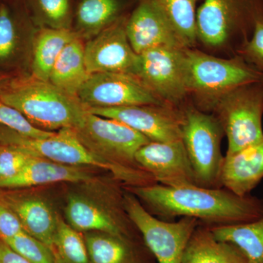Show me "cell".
I'll return each instance as SVG.
<instances>
[{
  "label": "cell",
  "mask_w": 263,
  "mask_h": 263,
  "mask_svg": "<svg viewBox=\"0 0 263 263\" xmlns=\"http://www.w3.org/2000/svg\"><path fill=\"white\" fill-rule=\"evenodd\" d=\"M51 249L56 263H91L84 235L72 228L60 215Z\"/></svg>",
  "instance_id": "cell-27"
},
{
  "label": "cell",
  "mask_w": 263,
  "mask_h": 263,
  "mask_svg": "<svg viewBox=\"0 0 263 263\" xmlns=\"http://www.w3.org/2000/svg\"><path fill=\"white\" fill-rule=\"evenodd\" d=\"M123 204L157 263H182L189 240L200 222L190 217L165 221L151 214L134 195L126 190Z\"/></svg>",
  "instance_id": "cell-7"
},
{
  "label": "cell",
  "mask_w": 263,
  "mask_h": 263,
  "mask_svg": "<svg viewBox=\"0 0 263 263\" xmlns=\"http://www.w3.org/2000/svg\"><path fill=\"white\" fill-rule=\"evenodd\" d=\"M182 111L181 139L194 173L197 186L221 188V174L224 157L221 143L224 130L217 118L195 107Z\"/></svg>",
  "instance_id": "cell-5"
},
{
  "label": "cell",
  "mask_w": 263,
  "mask_h": 263,
  "mask_svg": "<svg viewBox=\"0 0 263 263\" xmlns=\"http://www.w3.org/2000/svg\"><path fill=\"white\" fill-rule=\"evenodd\" d=\"M237 52L247 63L263 74V13L256 19L250 38Z\"/></svg>",
  "instance_id": "cell-32"
},
{
  "label": "cell",
  "mask_w": 263,
  "mask_h": 263,
  "mask_svg": "<svg viewBox=\"0 0 263 263\" xmlns=\"http://www.w3.org/2000/svg\"><path fill=\"white\" fill-rule=\"evenodd\" d=\"M0 263H30L0 239Z\"/></svg>",
  "instance_id": "cell-35"
},
{
  "label": "cell",
  "mask_w": 263,
  "mask_h": 263,
  "mask_svg": "<svg viewBox=\"0 0 263 263\" xmlns=\"http://www.w3.org/2000/svg\"><path fill=\"white\" fill-rule=\"evenodd\" d=\"M90 74L85 62L84 43L76 38L62 50L52 68L49 81L65 92L77 97Z\"/></svg>",
  "instance_id": "cell-22"
},
{
  "label": "cell",
  "mask_w": 263,
  "mask_h": 263,
  "mask_svg": "<svg viewBox=\"0 0 263 263\" xmlns=\"http://www.w3.org/2000/svg\"><path fill=\"white\" fill-rule=\"evenodd\" d=\"M0 200L13 211L26 233L51 248L56 235L59 214L46 199L22 189H0Z\"/></svg>",
  "instance_id": "cell-17"
},
{
  "label": "cell",
  "mask_w": 263,
  "mask_h": 263,
  "mask_svg": "<svg viewBox=\"0 0 263 263\" xmlns=\"http://www.w3.org/2000/svg\"><path fill=\"white\" fill-rule=\"evenodd\" d=\"M0 126L16 132L22 136L42 138L51 136L54 132L42 130L34 127L16 109L0 100Z\"/></svg>",
  "instance_id": "cell-30"
},
{
  "label": "cell",
  "mask_w": 263,
  "mask_h": 263,
  "mask_svg": "<svg viewBox=\"0 0 263 263\" xmlns=\"http://www.w3.org/2000/svg\"><path fill=\"white\" fill-rule=\"evenodd\" d=\"M38 9L48 27L70 29V0H36Z\"/></svg>",
  "instance_id": "cell-31"
},
{
  "label": "cell",
  "mask_w": 263,
  "mask_h": 263,
  "mask_svg": "<svg viewBox=\"0 0 263 263\" xmlns=\"http://www.w3.org/2000/svg\"><path fill=\"white\" fill-rule=\"evenodd\" d=\"M77 97L87 108L167 105L137 76L124 72L91 74L79 89Z\"/></svg>",
  "instance_id": "cell-11"
},
{
  "label": "cell",
  "mask_w": 263,
  "mask_h": 263,
  "mask_svg": "<svg viewBox=\"0 0 263 263\" xmlns=\"http://www.w3.org/2000/svg\"><path fill=\"white\" fill-rule=\"evenodd\" d=\"M182 263H248L236 246L217 239L209 227L199 224L189 240Z\"/></svg>",
  "instance_id": "cell-21"
},
{
  "label": "cell",
  "mask_w": 263,
  "mask_h": 263,
  "mask_svg": "<svg viewBox=\"0 0 263 263\" xmlns=\"http://www.w3.org/2000/svg\"><path fill=\"white\" fill-rule=\"evenodd\" d=\"M128 40L137 54L155 48H186L154 0H141L126 24Z\"/></svg>",
  "instance_id": "cell-16"
},
{
  "label": "cell",
  "mask_w": 263,
  "mask_h": 263,
  "mask_svg": "<svg viewBox=\"0 0 263 263\" xmlns=\"http://www.w3.org/2000/svg\"><path fill=\"white\" fill-rule=\"evenodd\" d=\"M168 19L185 48L197 41V0H154Z\"/></svg>",
  "instance_id": "cell-26"
},
{
  "label": "cell",
  "mask_w": 263,
  "mask_h": 263,
  "mask_svg": "<svg viewBox=\"0 0 263 263\" xmlns=\"http://www.w3.org/2000/svg\"><path fill=\"white\" fill-rule=\"evenodd\" d=\"M211 230L217 239L236 246L248 263H263V215L250 222Z\"/></svg>",
  "instance_id": "cell-25"
},
{
  "label": "cell",
  "mask_w": 263,
  "mask_h": 263,
  "mask_svg": "<svg viewBox=\"0 0 263 263\" xmlns=\"http://www.w3.org/2000/svg\"><path fill=\"white\" fill-rule=\"evenodd\" d=\"M125 190L162 220L194 218L213 228L250 222L263 215L262 200L251 195L239 196L224 187H170L157 183Z\"/></svg>",
  "instance_id": "cell-1"
},
{
  "label": "cell",
  "mask_w": 263,
  "mask_h": 263,
  "mask_svg": "<svg viewBox=\"0 0 263 263\" xmlns=\"http://www.w3.org/2000/svg\"><path fill=\"white\" fill-rule=\"evenodd\" d=\"M188 94L200 99V110H212L221 97L243 85L263 81V74L240 57L221 59L198 50L185 49Z\"/></svg>",
  "instance_id": "cell-4"
},
{
  "label": "cell",
  "mask_w": 263,
  "mask_h": 263,
  "mask_svg": "<svg viewBox=\"0 0 263 263\" xmlns=\"http://www.w3.org/2000/svg\"><path fill=\"white\" fill-rule=\"evenodd\" d=\"M120 8L119 0H81L76 11V34L89 41L119 17Z\"/></svg>",
  "instance_id": "cell-24"
},
{
  "label": "cell",
  "mask_w": 263,
  "mask_h": 263,
  "mask_svg": "<svg viewBox=\"0 0 263 263\" xmlns=\"http://www.w3.org/2000/svg\"><path fill=\"white\" fill-rule=\"evenodd\" d=\"M73 129L79 141L95 155L123 167L143 169L135 157L150 141L126 124L87 111Z\"/></svg>",
  "instance_id": "cell-9"
},
{
  "label": "cell",
  "mask_w": 263,
  "mask_h": 263,
  "mask_svg": "<svg viewBox=\"0 0 263 263\" xmlns=\"http://www.w3.org/2000/svg\"><path fill=\"white\" fill-rule=\"evenodd\" d=\"M4 242L30 263H56L51 249L26 232Z\"/></svg>",
  "instance_id": "cell-28"
},
{
  "label": "cell",
  "mask_w": 263,
  "mask_h": 263,
  "mask_svg": "<svg viewBox=\"0 0 263 263\" xmlns=\"http://www.w3.org/2000/svg\"><path fill=\"white\" fill-rule=\"evenodd\" d=\"M93 180L92 175L84 167L65 165L34 156L18 174L0 181V189L21 190L61 182L88 183Z\"/></svg>",
  "instance_id": "cell-18"
},
{
  "label": "cell",
  "mask_w": 263,
  "mask_h": 263,
  "mask_svg": "<svg viewBox=\"0 0 263 263\" xmlns=\"http://www.w3.org/2000/svg\"><path fill=\"white\" fill-rule=\"evenodd\" d=\"M84 237L91 263H157L148 249L143 250L130 237L101 232Z\"/></svg>",
  "instance_id": "cell-20"
},
{
  "label": "cell",
  "mask_w": 263,
  "mask_h": 263,
  "mask_svg": "<svg viewBox=\"0 0 263 263\" xmlns=\"http://www.w3.org/2000/svg\"><path fill=\"white\" fill-rule=\"evenodd\" d=\"M0 144L17 147L35 157L65 165L103 170L125 186L156 183L154 178L144 170L123 167L95 155L79 141L72 128H64L46 138H33L0 126Z\"/></svg>",
  "instance_id": "cell-3"
},
{
  "label": "cell",
  "mask_w": 263,
  "mask_h": 263,
  "mask_svg": "<svg viewBox=\"0 0 263 263\" xmlns=\"http://www.w3.org/2000/svg\"><path fill=\"white\" fill-rule=\"evenodd\" d=\"M88 111L114 119L146 137L150 141L181 140L182 111L168 105H139L89 108Z\"/></svg>",
  "instance_id": "cell-13"
},
{
  "label": "cell",
  "mask_w": 263,
  "mask_h": 263,
  "mask_svg": "<svg viewBox=\"0 0 263 263\" xmlns=\"http://www.w3.org/2000/svg\"><path fill=\"white\" fill-rule=\"evenodd\" d=\"M79 37L75 31L67 29L43 28L37 33L33 45L32 75L49 81L52 68L62 50Z\"/></svg>",
  "instance_id": "cell-23"
},
{
  "label": "cell",
  "mask_w": 263,
  "mask_h": 263,
  "mask_svg": "<svg viewBox=\"0 0 263 263\" xmlns=\"http://www.w3.org/2000/svg\"><path fill=\"white\" fill-rule=\"evenodd\" d=\"M10 77V76L7 75V74L3 73V72H0V86H2L5 81L8 80Z\"/></svg>",
  "instance_id": "cell-36"
},
{
  "label": "cell",
  "mask_w": 263,
  "mask_h": 263,
  "mask_svg": "<svg viewBox=\"0 0 263 263\" xmlns=\"http://www.w3.org/2000/svg\"><path fill=\"white\" fill-rule=\"evenodd\" d=\"M135 158L157 183L170 187L197 186L182 139L148 142L136 152Z\"/></svg>",
  "instance_id": "cell-15"
},
{
  "label": "cell",
  "mask_w": 263,
  "mask_h": 263,
  "mask_svg": "<svg viewBox=\"0 0 263 263\" xmlns=\"http://www.w3.org/2000/svg\"><path fill=\"white\" fill-rule=\"evenodd\" d=\"M127 18L119 16L84 45L85 62L90 75L99 72L134 73L138 54L132 48Z\"/></svg>",
  "instance_id": "cell-14"
},
{
  "label": "cell",
  "mask_w": 263,
  "mask_h": 263,
  "mask_svg": "<svg viewBox=\"0 0 263 263\" xmlns=\"http://www.w3.org/2000/svg\"><path fill=\"white\" fill-rule=\"evenodd\" d=\"M263 179V138L243 149L224 156L221 186L247 196Z\"/></svg>",
  "instance_id": "cell-19"
},
{
  "label": "cell",
  "mask_w": 263,
  "mask_h": 263,
  "mask_svg": "<svg viewBox=\"0 0 263 263\" xmlns=\"http://www.w3.org/2000/svg\"><path fill=\"white\" fill-rule=\"evenodd\" d=\"M24 231L18 218L9 208L0 200V239H10Z\"/></svg>",
  "instance_id": "cell-34"
},
{
  "label": "cell",
  "mask_w": 263,
  "mask_h": 263,
  "mask_svg": "<svg viewBox=\"0 0 263 263\" xmlns=\"http://www.w3.org/2000/svg\"><path fill=\"white\" fill-rule=\"evenodd\" d=\"M212 111L228 139L226 155L263 138V81L243 85L221 97Z\"/></svg>",
  "instance_id": "cell-6"
},
{
  "label": "cell",
  "mask_w": 263,
  "mask_h": 263,
  "mask_svg": "<svg viewBox=\"0 0 263 263\" xmlns=\"http://www.w3.org/2000/svg\"><path fill=\"white\" fill-rule=\"evenodd\" d=\"M18 34L13 15L7 5H0V64L10 61L17 51Z\"/></svg>",
  "instance_id": "cell-29"
},
{
  "label": "cell",
  "mask_w": 263,
  "mask_h": 263,
  "mask_svg": "<svg viewBox=\"0 0 263 263\" xmlns=\"http://www.w3.org/2000/svg\"><path fill=\"white\" fill-rule=\"evenodd\" d=\"M124 193L98 202L81 194H72L67 199L65 216L67 223L81 233L101 232L133 238L136 228L128 217L123 204Z\"/></svg>",
  "instance_id": "cell-12"
},
{
  "label": "cell",
  "mask_w": 263,
  "mask_h": 263,
  "mask_svg": "<svg viewBox=\"0 0 263 263\" xmlns=\"http://www.w3.org/2000/svg\"><path fill=\"white\" fill-rule=\"evenodd\" d=\"M263 13V0H204L197 10V40L212 48L238 38L243 46Z\"/></svg>",
  "instance_id": "cell-8"
},
{
  "label": "cell",
  "mask_w": 263,
  "mask_h": 263,
  "mask_svg": "<svg viewBox=\"0 0 263 263\" xmlns=\"http://www.w3.org/2000/svg\"><path fill=\"white\" fill-rule=\"evenodd\" d=\"M0 100L18 110L34 127L48 132L74 129L88 111L78 97L32 74L10 77L0 86Z\"/></svg>",
  "instance_id": "cell-2"
},
{
  "label": "cell",
  "mask_w": 263,
  "mask_h": 263,
  "mask_svg": "<svg viewBox=\"0 0 263 263\" xmlns=\"http://www.w3.org/2000/svg\"><path fill=\"white\" fill-rule=\"evenodd\" d=\"M186 48H155L138 54L133 75L164 104L176 106L188 94L185 73Z\"/></svg>",
  "instance_id": "cell-10"
},
{
  "label": "cell",
  "mask_w": 263,
  "mask_h": 263,
  "mask_svg": "<svg viewBox=\"0 0 263 263\" xmlns=\"http://www.w3.org/2000/svg\"><path fill=\"white\" fill-rule=\"evenodd\" d=\"M33 157L17 147L0 144V181L18 174Z\"/></svg>",
  "instance_id": "cell-33"
}]
</instances>
